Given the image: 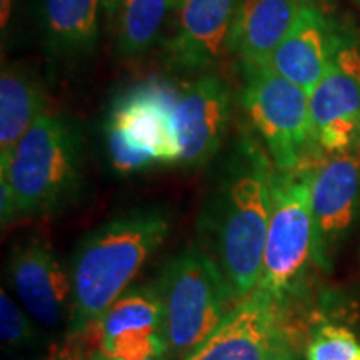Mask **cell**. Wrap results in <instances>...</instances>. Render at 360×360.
Masks as SVG:
<instances>
[{
  "instance_id": "cell-1",
  "label": "cell",
  "mask_w": 360,
  "mask_h": 360,
  "mask_svg": "<svg viewBox=\"0 0 360 360\" xmlns=\"http://www.w3.org/2000/svg\"><path fill=\"white\" fill-rule=\"evenodd\" d=\"M276 165L252 135H242L225 160L205 214L207 237L237 304L257 289L272 209Z\"/></svg>"
},
{
  "instance_id": "cell-2",
  "label": "cell",
  "mask_w": 360,
  "mask_h": 360,
  "mask_svg": "<svg viewBox=\"0 0 360 360\" xmlns=\"http://www.w3.org/2000/svg\"><path fill=\"white\" fill-rule=\"evenodd\" d=\"M169 231L167 212L141 209L109 220L79 242L69 272V337L97 322L124 295Z\"/></svg>"
},
{
  "instance_id": "cell-3",
  "label": "cell",
  "mask_w": 360,
  "mask_h": 360,
  "mask_svg": "<svg viewBox=\"0 0 360 360\" xmlns=\"http://www.w3.org/2000/svg\"><path fill=\"white\" fill-rule=\"evenodd\" d=\"M19 215H51L79 199L84 187L82 135L67 117L44 114L0 164Z\"/></svg>"
},
{
  "instance_id": "cell-4",
  "label": "cell",
  "mask_w": 360,
  "mask_h": 360,
  "mask_svg": "<svg viewBox=\"0 0 360 360\" xmlns=\"http://www.w3.org/2000/svg\"><path fill=\"white\" fill-rule=\"evenodd\" d=\"M154 290L164 307L169 360H186L237 305L215 259L197 247L162 267Z\"/></svg>"
},
{
  "instance_id": "cell-5",
  "label": "cell",
  "mask_w": 360,
  "mask_h": 360,
  "mask_svg": "<svg viewBox=\"0 0 360 360\" xmlns=\"http://www.w3.org/2000/svg\"><path fill=\"white\" fill-rule=\"evenodd\" d=\"M314 164L277 170L272 180V209L257 290L287 304L314 262L315 225L310 204Z\"/></svg>"
},
{
  "instance_id": "cell-6",
  "label": "cell",
  "mask_w": 360,
  "mask_h": 360,
  "mask_svg": "<svg viewBox=\"0 0 360 360\" xmlns=\"http://www.w3.org/2000/svg\"><path fill=\"white\" fill-rule=\"evenodd\" d=\"M244 67L240 102L277 170L309 164L315 152L310 96L269 67Z\"/></svg>"
},
{
  "instance_id": "cell-7",
  "label": "cell",
  "mask_w": 360,
  "mask_h": 360,
  "mask_svg": "<svg viewBox=\"0 0 360 360\" xmlns=\"http://www.w3.org/2000/svg\"><path fill=\"white\" fill-rule=\"evenodd\" d=\"M314 146L339 154L357 146L360 135V44L344 35L323 77L310 92Z\"/></svg>"
},
{
  "instance_id": "cell-8",
  "label": "cell",
  "mask_w": 360,
  "mask_h": 360,
  "mask_svg": "<svg viewBox=\"0 0 360 360\" xmlns=\"http://www.w3.org/2000/svg\"><path fill=\"white\" fill-rule=\"evenodd\" d=\"M175 101L177 90L165 82L135 85L112 103L105 137L150 157L155 164H175L180 160Z\"/></svg>"
},
{
  "instance_id": "cell-9",
  "label": "cell",
  "mask_w": 360,
  "mask_h": 360,
  "mask_svg": "<svg viewBox=\"0 0 360 360\" xmlns=\"http://www.w3.org/2000/svg\"><path fill=\"white\" fill-rule=\"evenodd\" d=\"M310 204L315 225L314 264L328 269L360 209V150L352 147L312 165Z\"/></svg>"
},
{
  "instance_id": "cell-10",
  "label": "cell",
  "mask_w": 360,
  "mask_h": 360,
  "mask_svg": "<svg viewBox=\"0 0 360 360\" xmlns=\"http://www.w3.org/2000/svg\"><path fill=\"white\" fill-rule=\"evenodd\" d=\"M231 90L217 75L204 74L177 90L174 117L179 164L199 167L217 154L231 122Z\"/></svg>"
},
{
  "instance_id": "cell-11",
  "label": "cell",
  "mask_w": 360,
  "mask_h": 360,
  "mask_svg": "<svg viewBox=\"0 0 360 360\" xmlns=\"http://www.w3.org/2000/svg\"><path fill=\"white\" fill-rule=\"evenodd\" d=\"M285 307L255 289L186 360H265L285 330Z\"/></svg>"
},
{
  "instance_id": "cell-12",
  "label": "cell",
  "mask_w": 360,
  "mask_h": 360,
  "mask_svg": "<svg viewBox=\"0 0 360 360\" xmlns=\"http://www.w3.org/2000/svg\"><path fill=\"white\" fill-rule=\"evenodd\" d=\"M242 0H179L177 24L165 44L169 65L186 74L212 67L229 52V37Z\"/></svg>"
},
{
  "instance_id": "cell-13",
  "label": "cell",
  "mask_w": 360,
  "mask_h": 360,
  "mask_svg": "<svg viewBox=\"0 0 360 360\" xmlns=\"http://www.w3.org/2000/svg\"><path fill=\"white\" fill-rule=\"evenodd\" d=\"M8 277L30 319L53 327L70 309V276L45 242L30 240L12 252Z\"/></svg>"
},
{
  "instance_id": "cell-14",
  "label": "cell",
  "mask_w": 360,
  "mask_h": 360,
  "mask_svg": "<svg viewBox=\"0 0 360 360\" xmlns=\"http://www.w3.org/2000/svg\"><path fill=\"white\" fill-rule=\"evenodd\" d=\"M342 39L344 34L328 20L326 12L304 6L265 67L307 90L310 96L327 72Z\"/></svg>"
},
{
  "instance_id": "cell-15",
  "label": "cell",
  "mask_w": 360,
  "mask_h": 360,
  "mask_svg": "<svg viewBox=\"0 0 360 360\" xmlns=\"http://www.w3.org/2000/svg\"><path fill=\"white\" fill-rule=\"evenodd\" d=\"M300 0H242L233 20L229 52L242 65L265 67L302 11Z\"/></svg>"
},
{
  "instance_id": "cell-16",
  "label": "cell",
  "mask_w": 360,
  "mask_h": 360,
  "mask_svg": "<svg viewBox=\"0 0 360 360\" xmlns=\"http://www.w3.org/2000/svg\"><path fill=\"white\" fill-rule=\"evenodd\" d=\"M101 7L102 0H42L40 20L47 52L65 62L90 56L98 42Z\"/></svg>"
},
{
  "instance_id": "cell-17",
  "label": "cell",
  "mask_w": 360,
  "mask_h": 360,
  "mask_svg": "<svg viewBox=\"0 0 360 360\" xmlns=\"http://www.w3.org/2000/svg\"><path fill=\"white\" fill-rule=\"evenodd\" d=\"M47 107L44 84L24 65H6L0 77V164L8 160L17 142Z\"/></svg>"
},
{
  "instance_id": "cell-18",
  "label": "cell",
  "mask_w": 360,
  "mask_h": 360,
  "mask_svg": "<svg viewBox=\"0 0 360 360\" xmlns=\"http://www.w3.org/2000/svg\"><path fill=\"white\" fill-rule=\"evenodd\" d=\"M177 4L179 0H122L117 35L120 56L132 58L146 53Z\"/></svg>"
},
{
  "instance_id": "cell-19",
  "label": "cell",
  "mask_w": 360,
  "mask_h": 360,
  "mask_svg": "<svg viewBox=\"0 0 360 360\" xmlns=\"http://www.w3.org/2000/svg\"><path fill=\"white\" fill-rule=\"evenodd\" d=\"M103 339L122 334H164V307L154 289H135L120 295L98 319ZM103 342V340H102Z\"/></svg>"
},
{
  "instance_id": "cell-20",
  "label": "cell",
  "mask_w": 360,
  "mask_h": 360,
  "mask_svg": "<svg viewBox=\"0 0 360 360\" xmlns=\"http://www.w3.org/2000/svg\"><path fill=\"white\" fill-rule=\"evenodd\" d=\"M305 360H360V342L349 328L327 323L315 330Z\"/></svg>"
},
{
  "instance_id": "cell-21",
  "label": "cell",
  "mask_w": 360,
  "mask_h": 360,
  "mask_svg": "<svg viewBox=\"0 0 360 360\" xmlns=\"http://www.w3.org/2000/svg\"><path fill=\"white\" fill-rule=\"evenodd\" d=\"M0 337L8 349L29 347L37 339L32 321L13 304L6 290L0 294Z\"/></svg>"
},
{
  "instance_id": "cell-22",
  "label": "cell",
  "mask_w": 360,
  "mask_h": 360,
  "mask_svg": "<svg viewBox=\"0 0 360 360\" xmlns=\"http://www.w3.org/2000/svg\"><path fill=\"white\" fill-rule=\"evenodd\" d=\"M0 217H2V225L12 222L13 219L19 217L15 197H13L11 184H8L6 175L2 174H0Z\"/></svg>"
},
{
  "instance_id": "cell-23",
  "label": "cell",
  "mask_w": 360,
  "mask_h": 360,
  "mask_svg": "<svg viewBox=\"0 0 360 360\" xmlns=\"http://www.w3.org/2000/svg\"><path fill=\"white\" fill-rule=\"evenodd\" d=\"M265 360H300L299 354H297L294 345H292L289 334H287V328L276 340V344L272 345V349L269 350Z\"/></svg>"
},
{
  "instance_id": "cell-24",
  "label": "cell",
  "mask_w": 360,
  "mask_h": 360,
  "mask_svg": "<svg viewBox=\"0 0 360 360\" xmlns=\"http://www.w3.org/2000/svg\"><path fill=\"white\" fill-rule=\"evenodd\" d=\"M334 2V0H300V4L305 7H314V8H319V11H326V8L330 6V4Z\"/></svg>"
},
{
  "instance_id": "cell-25",
  "label": "cell",
  "mask_w": 360,
  "mask_h": 360,
  "mask_svg": "<svg viewBox=\"0 0 360 360\" xmlns=\"http://www.w3.org/2000/svg\"><path fill=\"white\" fill-rule=\"evenodd\" d=\"M120 2H122V0H102V8L105 11L107 15L112 17L114 13L119 12Z\"/></svg>"
},
{
  "instance_id": "cell-26",
  "label": "cell",
  "mask_w": 360,
  "mask_h": 360,
  "mask_svg": "<svg viewBox=\"0 0 360 360\" xmlns=\"http://www.w3.org/2000/svg\"><path fill=\"white\" fill-rule=\"evenodd\" d=\"M80 360H112L110 357H107L105 354L102 352V350H97V352H92L89 355H85V357H82Z\"/></svg>"
},
{
  "instance_id": "cell-27",
  "label": "cell",
  "mask_w": 360,
  "mask_h": 360,
  "mask_svg": "<svg viewBox=\"0 0 360 360\" xmlns=\"http://www.w3.org/2000/svg\"><path fill=\"white\" fill-rule=\"evenodd\" d=\"M49 360H67V359L64 357V354H62V349H53Z\"/></svg>"
},
{
  "instance_id": "cell-28",
  "label": "cell",
  "mask_w": 360,
  "mask_h": 360,
  "mask_svg": "<svg viewBox=\"0 0 360 360\" xmlns=\"http://www.w3.org/2000/svg\"><path fill=\"white\" fill-rule=\"evenodd\" d=\"M148 360H169L167 355H162V357H154V359H148Z\"/></svg>"
},
{
  "instance_id": "cell-29",
  "label": "cell",
  "mask_w": 360,
  "mask_h": 360,
  "mask_svg": "<svg viewBox=\"0 0 360 360\" xmlns=\"http://www.w3.org/2000/svg\"><path fill=\"white\" fill-rule=\"evenodd\" d=\"M357 2H359V4H360V0H357Z\"/></svg>"
}]
</instances>
